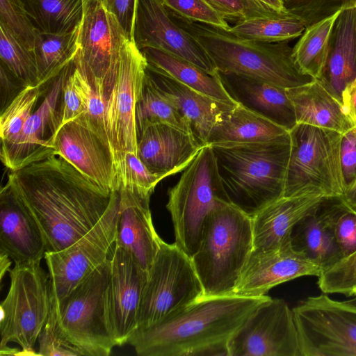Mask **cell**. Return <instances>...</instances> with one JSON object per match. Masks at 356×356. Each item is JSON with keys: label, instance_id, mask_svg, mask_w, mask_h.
<instances>
[{"label": "cell", "instance_id": "cell-21", "mask_svg": "<svg viewBox=\"0 0 356 356\" xmlns=\"http://www.w3.org/2000/svg\"><path fill=\"white\" fill-rule=\"evenodd\" d=\"M204 146L193 133L156 124L138 135L137 155L152 172L165 178L184 170Z\"/></svg>", "mask_w": 356, "mask_h": 356}, {"label": "cell", "instance_id": "cell-29", "mask_svg": "<svg viewBox=\"0 0 356 356\" xmlns=\"http://www.w3.org/2000/svg\"><path fill=\"white\" fill-rule=\"evenodd\" d=\"M294 107L297 124H305L343 134L355 125L342 103L317 80L286 89Z\"/></svg>", "mask_w": 356, "mask_h": 356}, {"label": "cell", "instance_id": "cell-8", "mask_svg": "<svg viewBox=\"0 0 356 356\" xmlns=\"http://www.w3.org/2000/svg\"><path fill=\"white\" fill-rule=\"evenodd\" d=\"M289 132L291 148L283 196L341 197L345 192L342 134L305 124H297Z\"/></svg>", "mask_w": 356, "mask_h": 356}, {"label": "cell", "instance_id": "cell-46", "mask_svg": "<svg viewBox=\"0 0 356 356\" xmlns=\"http://www.w3.org/2000/svg\"><path fill=\"white\" fill-rule=\"evenodd\" d=\"M62 96L58 130L66 123L78 119L84 114L86 111L84 99L79 84L78 69L74 60L70 63Z\"/></svg>", "mask_w": 356, "mask_h": 356}, {"label": "cell", "instance_id": "cell-47", "mask_svg": "<svg viewBox=\"0 0 356 356\" xmlns=\"http://www.w3.org/2000/svg\"><path fill=\"white\" fill-rule=\"evenodd\" d=\"M340 159L344 188L346 192L356 182V126L341 135Z\"/></svg>", "mask_w": 356, "mask_h": 356}, {"label": "cell", "instance_id": "cell-40", "mask_svg": "<svg viewBox=\"0 0 356 356\" xmlns=\"http://www.w3.org/2000/svg\"><path fill=\"white\" fill-rule=\"evenodd\" d=\"M38 355L40 356H81L82 351L72 343L58 327L56 302L52 300L51 307L38 337Z\"/></svg>", "mask_w": 356, "mask_h": 356}, {"label": "cell", "instance_id": "cell-56", "mask_svg": "<svg viewBox=\"0 0 356 356\" xmlns=\"http://www.w3.org/2000/svg\"><path fill=\"white\" fill-rule=\"evenodd\" d=\"M343 302L346 305H347L353 309H356V296L352 297V298H350L349 300L343 301Z\"/></svg>", "mask_w": 356, "mask_h": 356}, {"label": "cell", "instance_id": "cell-18", "mask_svg": "<svg viewBox=\"0 0 356 356\" xmlns=\"http://www.w3.org/2000/svg\"><path fill=\"white\" fill-rule=\"evenodd\" d=\"M322 269L302 252L295 250L291 240L280 248L252 250L236 284L234 295L258 297L272 288L300 277H318Z\"/></svg>", "mask_w": 356, "mask_h": 356}, {"label": "cell", "instance_id": "cell-1", "mask_svg": "<svg viewBox=\"0 0 356 356\" xmlns=\"http://www.w3.org/2000/svg\"><path fill=\"white\" fill-rule=\"evenodd\" d=\"M6 185L36 221L48 252L62 250L86 234L115 192L104 189L55 154L10 170Z\"/></svg>", "mask_w": 356, "mask_h": 356}, {"label": "cell", "instance_id": "cell-24", "mask_svg": "<svg viewBox=\"0 0 356 356\" xmlns=\"http://www.w3.org/2000/svg\"><path fill=\"white\" fill-rule=\"evenodd\" d=\"M317 194L284 197L251 216L254 250L280 248L290 241L293 227L323 197Z\"/></svg>", "mask_w": 356, "mask_h": 356}, {"label": "cell", "instance_id": "cell-2", "mask_svg": "<svg viewBox=\"0 0 356 356\" xmlns=\"http://www.w3.org/2000/svg\"><path fill=\"white\" fill-rule=\"evenodd\" d=\"M266 295L201 298L154 325L137 330L128 342L140 356H228L234 333Z\"/></svg>", "mask_w": 356, "mask_h": 356}, {"label": "cell", "instance_id": "cell-39", "mask_svg": "<svg viewBox=\"0 0 356 356\" xmlns=\"http://www.w3.org/2000/svg\"><path fill=\"white\" fill-rule=\"evenodd\" d=\"M317 284L325 294L356 296V252L323 270L318 277Z\"/></svg>", "mask_w": 356, "mask_h": 356}, {"label": "cell", "instance_id": "cell-50", "mask_svg": "<svg viewBox=\"0 0 356 356\" xmlns=\"http://www.w3.org/2000/svg\"><path fill=\"white\" fill-rule=\"evenodd\" d=\"M0 81L1 111H3L25 87L2 63L0 65Z\"/></svg>", "mask_w": 356, "mask_h": 356}, {"label": "cell", "instance_id": "cell-30", "mask_svg": "<svg viewBox=\"0 0 356 356\" xmlns=\"http://www.w3.org/2000/svg\"><path fill=\"white\" fill-rule=\"evenodd\" d=\"M289 136V131L238 102L225 112L207 145L264 143Z\"/></svg>", "mask_w": 356, "mask_h": 356}, {"label": "cell", "instance_id": "cell-27", "mask_svg": "<svg viewBox=\"0 0 356 356\" xmlns=\"http://www.w3.org/2000/svg\"><path fill=\"white\" fill-rule=\"evenodd\" d=\"M218 73L238 102L289 131L297 124L294 107L285 88L241 74Z\"/></svg>", "mask_w": 356, "mask_h": 356}, {"label": "cell", "instance_id": "cell-51", "mask_svg": "<svg viewBox=\"0 0 356 356\" xmlns=\"http://www.w3.org/2000/svg\"><path fill=\"white\" fill-rule=\"evenodd\" d=\"M341 103L347 116L356 126V79L347 84L343 90Z\"/></svg>", "mask_w": 356, "mask_h": 356}, {"label": "cell", "instance_id": "cell-35", "mask_svg": "<svg viewBox=\"0 0 356 356\" xmlns=\"http://www.w3.org/2000/svg\"><path fill=\"white\" fill-rule=\"evenodd\" d=\"M339 11L307 27L293 47L298 68L315 79L321 76L325 65L331 31Z\"/></svg>", "mask_w": 356, "mask_h": 356}, {"label": "cell", "instance_id": "cell-14", "mask_svg": "<svg viewBox=\"0 0 356 356\" xmlns=\"http://www.w3.org/2000/svg\"><path fill=\"white\" fill-rule=\"evenodd\" d=\"M228 356H301L293 310L282 299L259 305L229 339Z\"/></svg>", "mask_w": 356, "mask_h": 356}, {"label": "cell", "instance_id": "cell-55", "mask_svg": "<svg viewBox=\"0 0 356 356\" xmlns=\"http://www.w3.org/2000/svg\"><path fill=\"white\" fill-rule=\"evenodd\" d=\"M10 258L5 253L0 252V278L2 280L4 274L10 269L11 266Z\"/></svg>", "mask_w": 356, "mask_h": 356}, {"label": "cell", "instance_id": "cell-6", "mask_svg": "<svg viewBox=\"0 0 356 356\" xmlns=\"http://www.w3.org/2000/svg\"><path fill=\"white\" fill-rule=\"evenodd\" d=\"M175 243L191 258L197 252L211 213L227 197L210 145H204L168 192Z\"/></svg>", "mask_w": 356, "mask_h": 356}, {"label": "cell", "instance_id": "cell-54", "mask_svg": "<svg viewBox=\"0 0 356 356\" xmlns=\"http://www.w3.org/2000/svg\"><path fill=\"white\" fill-rule=\"evenodd\" d=\"M263 5L280 13H287L282 0H257Z\"/></svg>", "mask_w": 356, "mask_h": 356}, {"label": "cell", "instance_id": "cell-53", "mask_svg": "<svg viewBox=\"0 0 356 356\" xmlns=\"http://www.w3.org/2000/svg\"><path fill=\"white\" fill-rule=\"evenodd\" d=\"M341 198L349 207L356 209V182L350 189L343 193Z\"/></svg>", "mask_w": 356, "mask_h": 356}, {"label": "cell", "instance_id": "cell-41", "mask_svg": "<svg viewBox=\"0 0 356 356\" xmlns=\"http://www.w3.org/2000/svg\"><path fill=\"white\" fill-rule=\"evenodd\" d=\"M286 11L300 19L306 28L343 8L356 6V0H286Z\"/></svg>", "mask_w": 356, "mask_h": 356}, {"label": "cell", "instance_id": "cell-45", "mask_svg": "<svg viewBox=\"0 0 356 356\" xmlns=\"http://www.w3.org/2000/svg\"><path fill=\"white\" fill-rule=\"evenodd\" d=\"M0 22L31 49H33L37 31L21 0H0Z\"/></svg>", "mask_w": 356, "mask_h": 356}, {"label": "cell", "instance_id": "cell-26", "mask_svg": "<svg viewBox=\"0 0 356 356\" xmlns=\"http://www.w3.org/2000/svg\"><path fill=\"white\" fill-rule=\"evenodd\" d=\"M356 79V6L341 10L331 31L328 54L317 79L341 102L344 88Z\"/></svg>", "mask_w": 356, "mask_h": 356}, {"label": "cell", "instance_id": "cell-7", "mask_svg": "<svg viewBox=\"0 0 356 356\" xmlns=\"http://www.w3.org/2000/svg\"><path fill=\"white\" fill-rule=\"evenodd\" d=\"M10 286L0 304L1 355H38L34 346L49 316L53 300L51 283L40 261L15 264L9 271Z\"/></svg>", "mask_w": 356, "mask_h": 356}, {"label": "cell", "instance_id": "cell-20", "mask_svg": "<svg viewBox=\"0 0 356 356\" xmlns=\"http://www.w3.org/2000/svg\"><path fill=\"white\" fill-rule=\"evenodd\" d=\"M55 154L63 157L88 179L108 191L120 186L113 152L94 132L70 121L56 133Z\"/></svg>", "mask_w": 356, "mask_h": 356}, {"label": "cell", "instance_id": "cell-10", "mask_svg": "<svg viewBox=\"0 0 356 356\" xmlns=\"http://www.w3.org/2000/svg\"><path fill=\"white\" fill-rule=\"evenodd\" d=\"M202 296L203 288L191 258L175 243L161 239L142 293L137 330L173 316Z\"/></svg>", "mask_w": 356, "mask_h": 356}, {"label": "cell", "instance_id": "cell-32", "mask_svg": "<svg viewBox=\"0 0 356 356\" xmlns=\"http://www.w3.org/2000/svg\"><path fill=\"white\" fill-rule=\"evenodd\" d=\"M38 33H65L80 27L83 0H21Z\"/></svg>", "mask_w": 356, "mask_h": 356}, {"label": "cell", "instance_id": "cell-52", "mask_svg": "<svg viewBox=\"0 0 356 356\" xmlns=\"http://www.w3.org/2000/svg\"><path fill=\"white\" fill-rule=\"evenodd\" d=\"M250 9L252 17H277L287 15V13H280L271 9L257 0H244Z\"/></svg>", "mask_w": 356, "mask_h": 356}, {"label": "cell", "instance_id": "cell-34", "mask_svg": "<svg viewBox=\"0 0 356 356\" xmlns=\"http://www.w3.org/2000/svg\"><path fill=\"white\" fill-rule=\"evenodd\" d=\"M80 27L65 33H38L33 47L40 86L49 83L72 62L79 49Z\"/></svg>", "mask_w": 356, "mask_h": 356}, {"label": "cell", "instance_id": "cell-25", "mask_svg": "<svg viewBox=\"0 0 356 356\" xmlns=\"http://www.w3.org/2000/svg\"><path fill=\"white\" fill-rule=\"evenodd\" d=\"M337 197H323L298 222L290 236L292 247L304 253L322 271L343 258L332 227V214Z\"/></svg>", "mask_w": 356, "mask_h": 356}, {"label": "cell", "instance_id": "cell-31", "mask_svg": "<svg viewBox=\"0 0 356 356\" xmlns=\"http://www.w3.org/2000/svg\"><path fill=\"white\" fill-rule=\"evenodd\" d=\"M140 51L149 65L189 88L222 103H238L224 86L218 71L216 74H209L179 56L159 49L145 47Z\"/></svg>", "mask_w": 356, "mask_h": 356}, {"label": "cell", "instance_id": "cell-5", "mask_svg": "<svg viewBox=\"0 0 356 356\" xmlns=\"http://www.w3.org/2000/svg\"><path fill=\"white\" fill-rule=\"evenodd\" d=\"M253 249L251 216L225 202L210 215L191 261L203 288L202 298L232 295Z\"/></svg>", "mask_w": 356, "mask_h": 356}, {"label": "cell", "instance_id": "cell-42", "mask_svg": "<svg viewBox=\"0 0 356 356\" xmlns=\"http://www.w3.org/2000/svg\"><path fill=\"white\" fill-rule=\"evenodd\" d=\"M164 177L152 172L138 158L129 152L124 157V169L120 190L145 197H151L156 185Z\"/></svg>", "mask_w": 356, "mask_h": 356}, {"label": "cell", "instance_id": "cell-15", "mask_svg": "<svg viewBox=\"0 0 356 356\" xmlns=\"http://www.w3.org/2000/svg\"><path fill=\"white\" fill-rule=\"evenodd\" d=\"M124 36L119 23L101 0H90L84 4L79 49L74 60L106 99L111 86V68Z\"/></svg>", "mask_w": 356, "mask_h": 356}, {"label": "cell", "instance_id": "cell-3", "mask_svg": "<svg viewBox=\"0 0 356 356\" xmlns=\"http://www.w3.org/2000/svg\"><path fill=\"white\" fill-rule=\"evenodd\" d=\"M168 11L172 20L205 50L219 72L260 79L285 89L315 79L298 68L289 41L243 39L227 30L191 21Z\"/></svg>", "mask_w": 356, "mask_h": 356}, {"label": "cell", "instance_id": "cell-4", "mask_svg": "<svg viewBox=\"0 0 356 356\" xmlns=\"http://www.w3.org/2000/svg\"><path fill=\"white\" fill-rule=\"evenodd\" d=\"M210 145L229 203L252 216L283 196L289 136L264 143Z\"/></svg>", "mask_w": 356, "mask_h": 356}, {"label": "cell", "instance_id": "cell-13", "mask_svg": "<svg viewBox=\"0 0 356 356\" xmlns=\"http://www.w3.org/2000/svg\"><path fill=\"white\" fill-rule=\"evenodd\" d=\"M120 200V192L115 191L99 221L72 245L58 252H45L44 259L56 302L111 257L115 242Z\"/></svg>", "mask_w": 356, "mask_h": 356}, {"label": "cell", "instance_id": "cell-37", "mask_svg": "<svg viewBox=\"0 0 356 356\" xmlns=\"http://www.w3.org/2000/svg\"><path fill=\"white\" fill-rule=\"evenodd\" d=\"M1 63L24 87L40 86L38 65L33 51L0 22Z\"/></svg>", "mask_w": 356, "mask_h": 356}, {"label": "cell", "instance_id": "cell-28", "mask_svg": "<svg viewBox=\"0 0 356 356\" xmlns=\"http://www.w3.org/2000/svg\"><path fill=\"white\" fill-rule=\"evenodd\" d=\"M147 71L188 120L198 140L207 145L213 127L225 112L234 105L207 97L148 64Z\"/></svg>", "mask_w": 356, "mask_h": 356}, {"label": "cell", "instance_id": "cell-58", "mask_svg": "<svg viewBox=\"0 0 356 356\" xmlns=\"http://www.w3.org/2000/svg\"><path fill=\"white\" fill-rule=\"evenodd\" d=\"M282 1H284H284H285L286 0H282Z\"/></svg>", "mask_w": 356, "mask_h": 356}, {"label": "cell", "instance_id": "cell-9", "mask_svg": "<svg viewBox=\"0 0 356 356\" xmlns=\"http://www.w3.org/2000/svg\"><path fill=\"white\" fill-rule=\"evenodd\" d=\"M111 257L56 302L59 328L88 356H108L117 346L109 318Z\"/></svg>", "mask_w": 356, "mask_h": 356}, {"label": "cell", "instance_id": "cell-17", "mask_svg": "<svg viewBox=\"0 0 356 356\" xmlns=\"http://www.w3.org/2000/svg\"><path fill=\"white\" fill-rule=\"evenodd\" d=\"M70 63L50 81L49 92L17 138L11 143H1L0 158L10 170L21 169L55 154L53 139L60 122L57 106Z\"/></svg>", "mask_w": 356, "mask_h": 356}, {"label": "cell", "instance_id": "cell-23", "mask_svg": "<svg viewBox=\"0 0 356 356\" xmlns=\"http://www.w3.org/2000/svg\"><path fill=\"white\" fill-rule=\"evenodd\" d=\"M115 245L128 251L148 272L159 248L161 238L153 225L150 197L120 190Z\"/></svg>", "mask_w": 356, "mask_h": 356}, {"label": "cell", "instance_id": "cell-12", "mask_svg": "<svg viewBox=\"0 0 356 356\" xmlns=\"http://www.w3.org/2000/svg\"><path fill=\"white\" fill-rule=\"evenodd\" d=\"M292 310L301 356H356V309L323 293Z\"/></svg>", "mask_w": 356, "mask_h": 356}, {"label": "cell", "instance_id": "cell-19", "mask_svg": "<svg viewBox=\"0 0 356 356\" xmlns=\"http://www.w3.org/2000/svg\"><path fill=\"white\" fill-rule=\"evenodd\" d=\"M108 299L111 328L118 346L138 328V314L148 272L124 248L114 245L111 255Z\"/></svg>", "mask_w": 356, "mask_h": 356}, {"label": "cell", "instance_id": "cell-49", "mask_svg": "<svg viewBox=\"0 0 356 356\" xmlns=\"http://www.w3.org/2000/svg\"><path fill=\"white\" fill-rule=\"evenodd\" d=\"M227 20L239 22L253 17L244 0H207Z\"/></svg>", "mask_w": 356, "mask_h": 356}, {"label": "cell", "instance_id": "cell-38", "mask_svg": "<svg viewBox=\"0 0 356 356\" xmlns=\"http://www.w3.org/2000/svg\"><path fill=\"white\" fill-rule=\"evenodd\" d=\"M43 86L24 88L1 112V143L14 141L22 131L25 123L42 94Z\"/></svg>", "mask_w": 356, "mask_h": 356}, {"label": "cell", "instance_id": "cell-11", "mask_svg": "<svg viewBox=\"0 0 356 356\" xmlns=\"http://www.w3.org/2000/svg\"><path fill=\"white\" fill-rule=\"evenodd\" d=\"M147 65L145 56L134 41L124 36L115 58L113 83L106 99L107 130L120 189L125 155L129 152L137 154L136 107L143 87Z\"/></svg>", "mask_w": 356, "mask_h": 356}, {"label": "cell", "instance_id": "cell-43", "mask_svg": "<svg viewBox=\"0 0 356 356\" xmlns=\"http://www.w3.org/2000/svg\"><path fill=\"white\" fill-rule=\"evenodd\" d=\"M171 12L191 21L229 30L225 17L207 0H162Z\"/></svg>", "mask_w": 356, "mask_h": 356}, {"label": "cell", "instance_id": "cell-48", "mask_svg": "<svg viewBox=\"0 0 356 356\" xmlns=\"http://www.w3.org/2000/svg\"><path fill=\"white\" fill-rule=\"evenodd\" d=\"M106 10L119 23L127 38L133 40L136 0H101Z\"/></svg>", "mask_w": 356, "mask_h": 356}, {"label": "cell", "instance_id": "cell-44", "mask_svg": "<svg viewBox=\"0 0 356 356\" xmlns=\"http://www.w3.org/2000/svg\"><path fill=\"white\" fill-rule=\"evenodd\" d=\"M332 227L343 258L356 252V209L341 197H337L333 209Z\"/></svg>", "mask_w": 356, "mask_h": 356}, {"label": "cell", "instance_id": "cell-33", "mask_svg": "<svg viewBox=\"0 0 356 356\" xmlns=\"http://www.w3.org/2000/svg\"><path fill=\"white\" fill-rule=\"evenodd\" d=\"M136 122L138 136L146 127L156 124H170L193 134L188 120L159 87L147 69L136 107Z\"/></svg>", "mask_w": 356, "mask_h": 356}, {"label": "cell", "instance_id": "cell-22", "mask_svg": "<svg viewBox=\"0 0 356 356\" xmlns=\"http://www.w3.org/2000/svg\"><path fill=\"white\" fill-rule=\"evenodd\" d=\"M0 252L15 264L41 261L46 252L36 221L6 185L0 193Z\"/></svg>", "mask_w": 356, "mask_h": 356}, {"label": "cell", "instance_id": "cell-57", "mask_svg": "<svg viewBox=\"0 0 356 356\" xmlns=\"http://www.w3.org/2000/svg\"><path fill=\"white\" fill-rule=\"evenodd\" d=\"M90 0H83L84 4Z\"/></svg>", "mask_w": 356, "mask_h": 356}, {"label": "cell", "instance_id": "cell-16", "mask_svg": "<svg viewBox=\"0 0 356 356\" xmlns=\"http://www.w3.org/2000/svg\"><path fill=\"white\" fill-rule=\"evenodd\" d=\"M133 41L139 50L159 49L179 56L209 74L217 73L205 50L172 20L162 0H136Z\"/></svg>", "mask_w": 356, "mask_h": 356}, {"label": "cell", "instance_id": "cell-36", "mask_svg": "<svg viewBox=\"0 0 356 356\" xmlns=\"http://www.w3.org/2000/svg\"><path fill=\"white\" fill-rule=\"evenodd\" d=\"M306 26L298 17L287 14L277 17H254L237 22L228 30L243 39L278 42L300 36Z\"/></svg>", "mask_w": 356, "mask_h": 356}]
</instances>
